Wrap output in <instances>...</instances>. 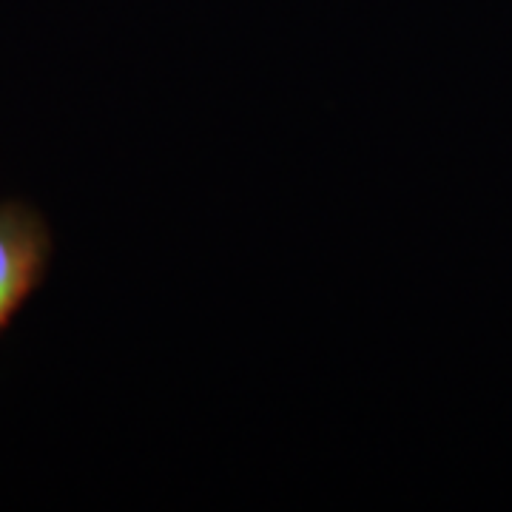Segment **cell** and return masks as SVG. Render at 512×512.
Instances as JSON below:
<instances>
[{"mask_svg": "<svg viewBox=\"0 0 512 512\" xmlns=\"http://www.w3.org/2000/svg\"><path fill=\"white\" fill-rule=\"evenodd\" d=\"M52 231L26 202L0 205V333L46 279Z\"/></svg>", "mask_w": 512, "mask_h": 512, "instance_id": "6da1fadb", "label": "cell"}]
</instances>
